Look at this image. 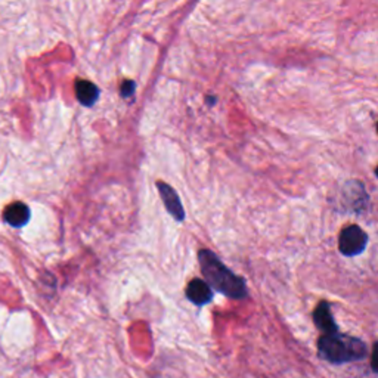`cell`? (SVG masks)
<instances>
[{
  "instance_id": "obj_9",
  "label": "cell",
  "mask_w": 378,
  "mask_h": 378,
  "mask_svg": "<svg viewBox=\"0 0 378 378\" xmlns=\"http://www.w3.org/2000/svg\"><path fill=\"white\" fill-rule=\"evenodd\" d=\"M135 88H136L135 81H132V80H126V81L123 83V86H121V94H123L124 98L132 97V94L135 93Z\"/></svg>"
},
{
  "instance_id": "obj_10",
  "label": "cell",
  "mask_w": 378,
  "mask_h": 378,
  "mask_svg": "<svg viewBox=\"0 0 378 378\" xmlns=\"http://www.w3.org/2000/svg\"><path fill=\"white\" fill-rule=\"evenodd\" d=\"M371 366L374 372L378 374V343L374 344V349H372V358H371Z\"/></svg>"
},
{
  "instance_id": "obj_3",
  "label": "cell",
  "mask_w": 378,
  "mask_h": 378,
  "mask_svg": "<svg viewBox=\"0 0 378 378\" xmlns=\"http://www.w3.org/2000/svg\"><path fill=\"white\" fill-rule=\"evenodd\" d=\"M366 243H368V237L364 230L359 226L350 225L341 230L339 248L344 256H358L365 250Z\"/></svg>"
},
{
  "instance_id": "obj_12",
  "label": "cell",
  "mask_w": 378,
  "mask_h": 378,
  "mask_svg": "<svg viewBox=\"0 0 378 378\" xmlns=\"http://www.w3.org/2000/svg\"><path fill=\"white\" fill-rule=\"evenodd\" d=\"M377 130H378V128H377Z\"/></svg>"
},
{
  "instance_id": "obj_6",
  "label": "cell",
  "mask_w": 378,
  "mask_h": 378,
  "mask_svg": "<svg viewBox=\"0 0 378 378\" xmlns=\"http://www.w3.org/2000/svg\"><path fill=\"white\" fill-rule=\"evenodd\" d=\"M313 321H315V325H317L324 334L339 332V327L332 319L328 301H321L318 304V308L313 312Z\"/></svg>"
},
{
  "instance_id": "obj_1",
  "label": "cell",
  "mask_w": 378,
  "mask_h": 378,
  "mask_svg": "<svg viewBox=\"0 0 378 378\" xmlns=\"http://www.w3.org/2000/svg\"><path fill=\"white\" fill-rule=\"evenodd\" d=\"M198 259L208 286H212L230 299H244L247 296L244 279L237 277L232 270H229L213 251L201 250Z\"/></svg>"
},
{
  "instance_id": "obj_4",
  "label": "cell",
  "mask_w": 378,
  "mask_h": 378,
  "mask_svg": "<svg viewBox=\"0 0 378 378\" xmlns=\"http://www.w3.org/2000/svg\"><path fill=\"white\" fill-rule=\"evenodd\" d=\"M157 188H159L167 212H169L177 220V222H182V220L185 219V210H183V206L179 199V195L176 194V191L172 186H169L164 182L157 183Z\"/></svg>"
},
{
  "instance_id": "obj_5",
  "label": "cell",
  "mask_w": 378,
  "mask_h": 378,
  "mask_svg": "<svg viewBox=\"0 0 378 378\" xmlns=\"http://www.w3.org/2000/svg\"><path fill=\"white\" fill-rule=\"evenodd\" d=\"M186 297L197 306H204L208 301H212L213 292L208 284L203 279H192L186 287Z\"/></svg>"
},
{
  "instance_id": "obj_2",
  "label": "cell",
  "mask_w": 378,
  "mask_h": 378,
  "mask_svg": "<svg viewBox=\"0 0 378 378\" xmlns=\"http://www.w3.org/2000/svg\"><path fill=\"white\" fill-rule=\"evenodd\" d=\"M318 350L321 358L331 364L355 362L366 356V346L364 341L339 332L324 334L318 341Z\"/></svg>"
},
{
  "instance_id": "obj_7",
  "label": "cell",
  "mask_w": 378,
  "mask_h": 378,
  "mask_svg": "<svg viewBox=\"0 0 378 378\" xmlns=\"http://www.w3.org/2000/svg\"><path fill=\"white\" fill-rule=\"evenodd\" d=\"M3 217L14 228H23L30 220V208L24 203H12L5 210Z\"/></svg>"
},
{
  "instance_id": "obj_8",
  "label": "cell",
  "mask_w": 378,
  "mask_h": 378,
  "mask_svg": "<svg viewBox=\"0 0 378 378\" xmlns=\"http://www.w3.org/2000/svg\"><path fill=\"white\" fill-rule=\"evenodd\" d=\"M76 94L81 105L92 107L99 98V89L88 80H80L76 85Z\"/></svg>"
},
{
  "instance_id": "obj_11",
  "label": "cell",
  "mask_w": 378,
  "mask_h": 378,
  "mask_svg": "<svg viewBox=\"0 0 378 378\" xmlns=\"http://www.w3.org/2000/svg\"><path fill=\"white\" fill-rule=\"evenodd\" d=\"M375 173H377V176H378V167H377V172H375Z\"/></svg>"
}]
</instances>
